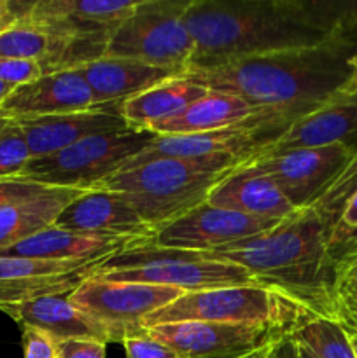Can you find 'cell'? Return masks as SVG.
Segmentation results:
<instances>
[{
  "mask_svg": "<svg viewBox=\"0 0 357 358\" xmlns=\"http://www.w3.org/2000/svg\"><path fill=\"white\" fill-rule=\"evenodd\" d=\"M184 23L196 48L189 70L209 69L357 35V0H189Z\"/></svg>",
  "mask_w": 357,
  "mask_h": 358,
  "instance_id": "cell-1",
  "label": "cell"
},
{
  "mask_svg": "<svg viewBox=\"0 0 357 358\" xmlns=\"http://www.w3.org/2000/svg\"><path fill=\"white\" fill-rule=\"evenodd\" d=\"M356 55L357 35H345L315 48L248 56L189 70L184 77L209 91L244 98L259 110L254 119L272 142L290 122L349 87Z\"/></svg>",
  "mask_w": 357,
  "mask_h": 358,
  "instance_id": "cell-2",
  "label": "cell"
},
{
  "mask_svg": "<svg viewBox=\"0 0 357 358\" xmlns=\"http://www.w3.org/2000/svg\"><path fill=\"white\" fill-rule=\"evenodd\" d=\"M332 229L335 224L328 217L308 206L265 233L200 254L206 261L240 266L259 285L293 297L314 315L342 320Z\"/></svg>",
  "mask_w": 357,
  "mask_h": 358,
  "instance_id": "cell-3",
  "label": "cell"
},
{
  "mask_svg": "<svg viewBox=\"0 0 357 358\" xmlns=\"http://www.w3.org/2000/svg\"><path fill=\"white\" fill-rule=\"evenodd\" d=\"M241 163L244 159L233 154L196 159H158L119 170L94 189L121 194L156 233L160 227L205 203L210 191Z\"/></svg>",
  "mask_w": 357,
  "mask_h": 358,
  "instance_id": "cell-4",
  "label": "cell"
},
{
  "mask_svg": "<svg viewBox=\"0 0 357 358\" xmlns=\"http://www.w3.org/2000/svg\"><path fill=\"white\" fill-rule=\"evenodd\" d=\"M310 310L293 297L265 285H231L192 290L182 294L168 306L144 318V329L178 322H212V324L251 325L287 334Z\"/></svg>",
  "mask_w": 357,
  "mask_h": 358,
  "instance_id": "cell-5",
  "label": "cell"
},
{
  "mask_svg": "<svg viewBox=\"0 0 357 358\" xmlns=\"http://www.w3.org/2000/svg\"><path fill=\"white\" fill-rule=\"evenodd\" d=\"M93 276L111 282L146 283L186 290L231 285H259L254 276L237 264L206 261L200 252L161 248L150 243L133 245L105 259Z\"/></svg>",
  "mask_w": 357,
  "mask_h": 358,
  "instance_id": "cell-6",
  "label": "cell"
},
{
  "mask_svg": "<svg viewBox=\"0 0 357 358\" xmlns=\"http://www.w3.org/2000/svg\"><path fill=\"white\" fill-rule=\"evenodd\" d=\"M184 0H139L114 28L104 56L128 58L184 76L195 58V41L184 23Z\"/></svg>",
  "mask_w": 357,
  "mask_h": 358,
  "instance_id": "cell-7",
  "label": "cell"
},
{
  "mask_svg": "<svg viewBox=\"0 0 357 358\" xmlns=\"http://www.w3.org/2000/svg\"><path fill=\"white\" fill-rule=\"evenodd\" d=\"M154 138V133L135 128L88 136L52 156L31 159L18 178L46 187L90 191L118 173L126 161L147 149Z\"/></svg>",
  "mask_w": 357,
  "mask_h": 358,
  "instance_id": "cell-8",
  "label": "cell"
},
{
  "mask_svg": "<svg viewBox=\"0 0 357 358\" xmlns=\"http://www.w3.org/2000/svg\"><path fill=\"white\" fill-rule=\"evenodd\" d=\"M186 290L174 287L146 285L132 282H111L91 275L76 290L69 301L100 324L111 334L112 343L146 334L144 318L168 306Z\"/></svg>",
  "mask_w": 357,
  "mask_h": 358,
  "instance_id": "cell-9",
  "label": "cell"
},
{
  "mask_svg": "<svg viewBox=\"0 0 357 358\" xmlns=\"http://www.w3.org/2000/svg\"><path fill=\"white\" fill-rule=\"evenodd\" d=\"M352 156L354 150L349 147L328 145L258 157L244 163V166L272 178L287 201L296 210H303L317 201Z\"/></svg>",
  "mask_w": 357,
  "mask_h": 358,
  "instance_id": "cell-10",
  "label": "cell"
},
{
  "mask_svg": "<svg viewBox=\"0 0 357 358\" xmlns=\"http://www.w3.org/2000/svg\"><path fill=\"white\" fill-rule=\"evenodd\" d=\"M276 224L275 220L258 219L202 203L191 212L160 227L154 233L153 245L175 250L212 252L233 241L265 233Z\"/></svg>",
  "mask_w": 357,
  "mask_h": 358,
  "instance_id": "cell-11",
  "label": "cell"
},
{
  "mask_svg": "<svg viewBox=\"0 0 357 358\" xmlns=\"http://www.w3.org/2000/svg\"><path fill=\"white\" fill-rule=\"evenodd\" d=\"M146 332L175 350L181 358H244L282 336L268 329L212 322L164 324Z\"/></svg>",
  "mask_w": 357,
  "mask_h": 358,
  "instance_id": "cell-12",
  "label": "cell"
},
{
  "mask_svg": "<svg viewBox=\"0 0 357 358\" xmlns=\"http://www.w3.org/2000/svg\"><path fill=\"white\" fill-rule=\"evenodd\" d=\"M328 145H345L354 152L357 150V91L345 90L314 112L293 121L272 142L259 147L245 163L287 150Z\"/></svg>",
  "mask_w": 357,
  "mask_h": 358,
  "instance_id": "cell-13",
  "label": "cell"
},
{
  "mask_svg": "<svg viewBox=\"0 0 357 358\" xmlns=\"http://www.w3.org/2000/svg\"><path fill=\"white\" fill-rule=\"evenodd\" d=\"M52 226L97 236L153 241L154 231L118 192L90 189L63 208Z\"/></svg>",
  "mask_w": 357,
  "mask_h": 358,
  "instance_id": "cell-14",
  "label": "cell"
},
{
  "mask_svg": "<svg viewBox=\"0 0 357 358\" xmlns=\"http://www.w3.org/2000/svg\"><path fill=\"white\" fill-rule=\"evenodd\" d=\"M262 143L261 128L254 119L226 129L191 135H156L147 149L126 161L121 170H130L158 159H196V157L233 154L245 161Z\"/></svg>",
  "mask_w": 357,
  "mask_h": 358,
  "instance_id": "cell-15",
  "label": "cell"
},
{
  "mask_svg": "<svg viewBox=\"0 0 357 358\" xmlns=\"http://www.w3.org/2000/svg\"><path fill=\"white\" fill-rule=\"evenodd\" d=\"M98 108L93 93L77 70H56L18 86L4 100L0 110L10 119L42 117Z\"/></svg>",
  "mask_w": 357,
  "mask_h": 358,
  "instance_id": "cell-16",
  "label": "cell"
},
{
  "mask_svg": "<svg viewBox=\"0 0 357 358\" xmlns=\"http://www.w3.org/2000/svg\"><path fill=\"white\" fill-rule=\"evenodd\" d=\"M23 131L31 159L49 157L80 140L130 128L119 107H98L70 114L14 119Z\"/></svg>",
  "mask_w": 357,
  "mask_h": 358,
  "instance_id": "cell-17",
  "label": "cell"
},
{
  "mask_svg": "<svg viewBox=\"0 0 357 358\" xmlns=\"http://www.w3.org/2000/svg\"><path fill=\"white\" fill-rule=\"evenodd\" d=\"M74 70L84 77L98 107H121L125 100L136 96L172 77H181L170 70L146 65L128 58L100 56Z\"/></svg>",
  "mask_w": 357,
  "mask_h": 358,
  "instance_id": "cell-18",
  "label": "cell"
},
{
  "mask_svg": "<svg viewBox=\"0 0 357 358\" xmlns=\"http://www.w3.org/2000/svg\"><path fill=\"white\" fill-rule=\"evenodd\" d=\"M205 203L275 222L298 212L272 178L244 164L219 182L206 196Z\"/></svg>",
  "mask_w": 357,
  "mask_h": 358,
  "instance_id": "cell-19",
  "label": "cell"
},
{
  "mask_svg": "<svg viewBox=\"0 0 357 358\" xmlns=\"http://www.w3.org/2000/svg\"><path fill=\"white\" fill-rule=\"evenodd\" d=\"M20 327H34L44 331L56 343L65 339H94L112 343L111 334L100 324L77 310L66 296H46L27 303L0 308Z\"/></svg>",
  "mask_w": 357,
  "mask_h": 358,
  "instance_id": "cell-20",
  "label": "cell"
},
{
  "mask_svg": "<svg viewBox=\"0 0 357 358\" xmlns=\"http://www.w3.org/2000/svg\"><path fill=\"white\" fill-rule=\"evenodd\" d=\"M142 243L146 241L74 233V231L49 226L38 231L34 236L4 250L0 257H30L46 259V261H97V259L111 257L125 248Z\"/></svg>",
  "mask_w": 357,
  "mask_h": 358,
  "instance_id": "cell-21",
  "label": "cell"
},
{
  "mask_svg": "<svg viewBox=\"0 0 357 358\" xmlns=\"http://www.w3.org/2000/svg\"><path fill=\"white\" fill-rule=\"evenodd\" d=\"M83 192L80 189L44 187L0 206V254L52 226L63 208Z\"/></svg>",
  "mask_w": 357,
  "mask_h": 358,
  "instance_id": "cell-22",
  "label": "cell"
},
{
  "mask_svg": "<svg viewBox=\"0 0 357 358\" xmlns=\"http://www.w3.org/2000/svg\"><path fill=\"white\" fill-rule=\"evenodd\" d=\"M255 114H259L258 108L237 94L209 91L205 96L186 107L177 115L150 126L149 131L154 135H191V133L217 131L240 124Z\"/></svg>",
  "mask_w": 357,
  "mask_h": 358,
  "instance_id": "cell-23",
  "label": "cell"
},
{
  "mask_svg": "<svg viewBox=\"0 0 357 358\" xmlns=\"http://www.w3.org/2000/svg\"><path fill=\"white\" fill-rule=\"evenodd\" d=\"M206 93H209L206 87L200 86L198 83L188 77H172L122 101L119 114L130 128L149 131L150 126L174 117L186 107L205 96Z\"/></svg>",
  "mask_w": 357,
  "mask_h": 358,
  "instance_id": "cell-24",
  "label": "cell"
},
{
  "mask_svg": "<svg viewBox=\"0 0 357 358\" xmlns=\"http://www.w3.org/2000/svg\"><path fill=\"white\" fill-rule=\"evenodd\" d=\"M287 336L314 358H357L349 329L338 318L314 315L290 329Z\"/></svg>",
  "mask_w": 357,
  "mask_h": 358,
  "instance_id": "cell-25",
  "label": "cell"
},
{
  "mask_svg": "<svg viewBox=\"0 0 357 358\" xmlns=\"http://www.w3.org/2000/svg\"><path fill=\"white\" fill-rule=\"evenodd\" d=\"M102 262H94V264L77 269V271L69 273V275L44 276V278L0 280V308L27 303V301H34L46 296H66L72 290H76L84 280L90 278Z\"/></svg>",
  "mask_w": 357,
  "mask_h": 358,
  "instance_id": "cell-26",
  "label": "cell"
},
{
  "mask_svg": "<svg viewBox=\"0 0 357 358\" xmlns=\"http://www.w3.org/2000/svg\"><path fill=\"white\" fill-rule=\"evenodd\" d=\"M52 38L46 31L18 20L0 30V58L37 62L44 66L52 52Z\"/></svg>",
  "mask_w": 357,
  "mask_h": 358,
  "instance_id": "cell-27",
  "label": "cell"
},
{
  "mask_svg": "<svg viewBox=\"0 0 357 358\" xmlns=\"http://www.w3.org/2000/svg\"><path fill=\"white\" fill-rule=\"evenodd\" d=\"M107 259V257H105ZM97 261H46V259L30 257H0V280L21 278H44V276H59L83 269L86 266L102 262Z\"/></svg>",
  "mask_w": 357,
  "mask_h": 358,
  "instance_id": "cell-28",
  "label": "cell"
},
{
  "mask_svg": "<svg viewBox=\"0 0 357 358\" xmlns=\"http://www.w3.org/2000/svg\"><path fill=\"white\" fill-rule=\"evenodd\" d=\"M31 161L23 131L14 119H7L0 128V180L18 178Z\"/></svg>",
  "mask_w": 357,
  "mask_h": 358,
  "instance_id": "cell-29",
  "label": "cell"
},
{
  "mask_svg": "<svg viewBox=\"0 0 357 358\" xmlns=\"http://www.w3.org/2000/svg\"><path fill=\"white\" fill-rule=\"evenodd\" d=\"M357 191V150L350 157L349 164L343 168L342 173L329 184V187L317 198L312 205L317 212L328 217L332 224H336L343 206L349 201L350 196Z\"/></svg>",
  "mask_w": 357,
  "mask_h": 358,
  "instance_id": "cell-30",
  "label": "cell"
},
{
  "mask_svg": "<svg viewBox=\"0 0 357 358\" xmlns=\"http://www.w3.org/2000/svg\"><path fill=\"white\" fill-rule=\"evenodd\" d=\"M336 301L342 322L354 308H357V243L350 245L338 259L336 273Z\"/></svg>",
  "mask_w": 357,
  "mask_h": 358,
  "instance_id": "cell-31",
  "label": "cell"
},
{
  "mask_svg": "<svg viewBox=\"0 0 357 358\" xmlns=\"http://www.w3.org/2000/svg\"><path fill=\"white\" fill-rule=\"evenodd\" d=\"M125 346L126 358H181L175 350L164 343L158 341L156 338L146 334L126 338L121 343Z\"/></svg>",
  "mask_w": 357,
  "mask_h": 358,
  "instance_id": "cell-32",
  "label": "cell"
},
{
  "mask_svg": "<svg viewBox=\"0 0 357 358\" xmlns=\"http://www.w3.org/2000/svg\"><path fill=\"white\" fill-rule=\"evenodd\" d=\"M44 73L41 63L23 62V59L0 58V83L18 87L38 79Z\"/></svg>",
  "mask_w": 357,
  "mask_h": 358,
  "instance_id": "cell-33",
  "label": "cell"
},
{
  "mask_svg": "<svg viewBox=\"0 0 357 358\" xmlns=\"http://www.w3.org/2000/svg\"><path fill=\"white\" fill-rule=\"evenodd\" d=\"M24 358H56V341L44 331L34 327H21Z\"/></svg>",
  "mask_w": 357,
  "mask_h": 358,
  "instance_id": "cell-34",
  "label": "cell"
},
{
  "mask_svg": "<svg viewBox=\"0 0 357 358\" xmlns=\"http://www.w3.org/2000/svg\"><path fill=\"white\" fill-rule=\"evenodd\" d=\"M107 343L94 339H65L56 343V358H105Z\"/></svg>",
  "mask_w": 357,
  "mask_h": 358,
  "instance_id": "cell-35",
  "label": "cell"
},
{
  "mask_svg": "<svg viewBox=\"0 0 357 358\" xmlns=\"http://www.w3.org/2000/svg\"><path fill=\"white\" fill-rule=\"evenodd\" d=\"M44 187L46 185H41L31 180H24V178H2L0 180V206L9 201H14V199L24 198V196L42 191Z\"/></svg>",
  "mask_w": 357,
  "mask_h": 358,
  "instance_id": "cell-36",
  "label": "cell"
},
{
  "mask_svg": "<svg viewBox=\"0 0 357 358\" xmlns=\"http://www.w3.org/2000/svg\"><path fill=\"white\" fill-rule=\"evenodd\" d=\"M255 358H298L296 345L290 341L287 334L276 336L265 348L255 353Z\"/></svg>",
  "mask_w": 357,
  "mask_h": 358,
  "instance_id": "cell-37",
  "label": "cell"
},
{
  "mask_svg": "<svg viewBox=\"0 0 357 358\" xmlns=\"http://www.w3.org/2000/svg\"><path fill=\"white\" fill-rule=\"evenodd\" d=\"M28 3L10 2V0H0V30L16 23L27 10Z\"/></svg>",
  "mask_w": 357,
  "mask_h": 358,
  "instance_id": "cell-38",
  "label": "cell"
},
{
  "mask_svg": "<svg viewBox=\"0 0 357 358\" xmlns=\"http://www.w3.org/2000/svg\"><path fill=\"white\" fill-rule=\"evenodd\" d=\"M345 327L349 329V331L357 332V308H354V310L350 311L349 315H346V318H345Z\"/></svg>",
  "mask_w": 357,
  "mask_h": 358,
  "instance_id": "cell-39",
  "label": "cell"
},
{
  "mask_svg": "<svg viewBox=\"0 0 357 358\" xmlns=\"http://www.w3.org/2000/svg\"><path fill=\"white\" fill-rule=\"evenodd\" d=\"M346 91H357V55H356V58H354V73H352V79H350V84H349V87H346Z\"/></svg>",
  "mask_w": 357,
  "mask_h": 358,
  "instance_id": "cell-40",
  "label": "cell"
},
{
  "mask_svg": "<svg viewBox=\"0 0 357 358\" xmlns=\"http://www.w3.org/2000/svg\"><path fill=\"white\" fill-rule=\"evenodd\" d=\"M13 90H14V87H13V86H9V84L0 83V107H2L4 100H6V98L9 96L10 91H13Z\"/></svg>",
  "mask_w": 357,
  "mask_h": 358,
  "instance_id": "cell-41",
  "label": "cell"
},
{
  "mask_svg": "<svg viewBox=\"0 0 357 358\" xmlns=\"http://www.w3.org/2000/svg\"><path fill=\"white\" fill-rule=\"evenodd\" d=\"M296 353H298V358H314L310 353L307 352V350L301 348V346H298V345H296Z\"/></svg>",
  "mask_w": 357,
  "mask_h": 358,
  "instance_id": "cell-42",
  "label": "cell"
},
{
  "mask_svg": "<svg viewBox=\"0 0 357 358\" xmlns=\"http://www.w3.org/2000/svg\"><path fill=\"white\" fill-rule=\"evenodd\" d=\"M349 332H350V341H352L354 352H356V357H357V332L354 331H349Z\"/></svg>",
  "mask_w": 357,
  "mask_h": 358,
  "instance_id": "cell-43",
  "label": "cell"
},
{
  "mask_svg": "<svg viewBox=\"0 0 357 358\" xmlns=\"http://www.w3.org/2000/svg\"><path fill=\"white\" fill-rule=\"evenodd\" d=\"M7 117V115L6 114H4V112L2 110H0V121H2V119H6Z\"/></svg>",
  "mask_w": 357,
  "mask_h": 358,
  "instance_id": "cell-44",
  "label": "cell"
},
{
  "mask_svg": "<svg viewBox=\"0 0 357 358\" xmlns=\"http://www.w3.org/2000/svg\"><path fill=\"white\" fill-rule=\"evenodd\" d=\"M354 243H357V238H356V240H352V241H350V243H349V247H350V245H354ZM349 247H346V248H349ZM346 248H345V250H346ZM345 250H343V252H345Z\"/></svg>",
  "mask_w": 357,
  "mask_h": 358,
  "instance_id": "cell-45",
  "label": "cell"
}]
</instances>
